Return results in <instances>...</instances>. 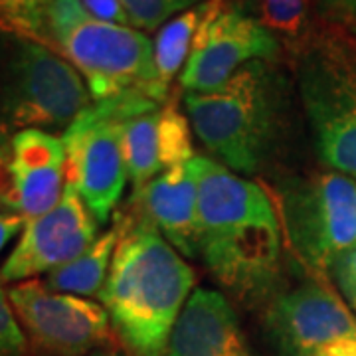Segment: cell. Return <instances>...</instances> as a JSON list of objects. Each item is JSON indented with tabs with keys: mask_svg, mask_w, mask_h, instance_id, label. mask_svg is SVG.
I'll list each match as a JSON object with an SVG mask.
<instances>
[{
	"mask_svg": "<svg viewBox=\"0 0 356 356\" xmlns=\"http://www.w3.org/2000/svg\"><path fill=\"white\" fill-rule=\"evenodd\" d=\"M121 220L123 236L97 297L133 355L165 356L172 327L194 287V271L139 214Z\"/></svg>",
	"mask_w": 356,
	"mask_h": 356,
	"instance_id": "cell-1",
	"label": "cell"
},
{
	"mask_svg": "<svg viewBox=\"0 0 356 356\" xmlns=\"http://www.w3.org/2000/svg\"><path fill=\"white\" fill-rule=\"evenodd\" d=\"M293 86L277 62L245 64L224 86L186 93L191 127L229 170L257 175L280 156L291 119Z\"/></svg>",
	"mask_w": 356,
	"mask_h": 356,
	"instance_id": "cell-2",
	"label": "cell"
},
{
	"mask_svg": "<svg viewBox=\"0 0 356 356\" xmlns=\"http://www.w3.org/2000/svg\"><path fill=\"white\" fill-rule=\"evenodd\" d=\"M34 40L76 67L93 102L137 88L163 102L154 91L151 38L133 26L91 16L81 0H50Z\"/></svg>",
	"mask_w": 356,
	"mask_h": 356,
	"instance_id": "cell-3",
	"label": "cell"
},
{
	"mask_svg": "<svg viewBox=\"0 0 356 356\" xmlns=\"http://www.w3.org/2000/svg\"><path fill=\"white\" fill-rule=\"evenodd\" d=\"M295 83L323 163L356 180V38L321 26L295 50Z\"/></svg>",
	"mask_w": 356,
	"mask_h": 356,
	"instance_id": "cell-4",
	"label": "cell"
},
{
	"mask_svg": "<svg viewBox=\"0 0 356 356\" xmlns=\"http://www.w3.org/2000/svg\"><path fill=\"white\" fill-rule=\"evenodd\" d=\"M83 77L38 40L0 28V131L67 129L91 105Z\"/></svg>",
	"mask_w": 356,
	"mask_h": 356,
	"instance_id": "cell-5",
	"label": "cell"
},
{
	"mask_svg": "<svg viewBox=\"0 0 356 356\" xmlns=\"http://www.w3.org/2000/svg\"><path fill=\"white\" fill-rule=\"evenodd\" d=\"M159 105L147 89H129L91 102L64 131L65 182L76 186L97 224H107L127 184L123 123Z\"/></svg>",
	"mask_w": 356,
	"mask_h": 356,
	"instance_id": "cell-6",
	"label": "cell"
},
{
	"mask_svg": "<svg viewBox=\"0 0 356 356\" xmlns=\"http://www.w3.org/2000/svg\"><path fill=\"white\" fill-rule=\"evenodd\" d=\"M281 228L295 257L318 280L356 245V180L337 170L285 178L277 188Z\"/></svg>",
	"mask_w": 356,
	"mask_h": 356,
	"instance_id": "cell-7",
	"label": "cell"
},
{
	"mask_svg": "<svg viewBox=\"0 0 356 356\" xmlns=\"http://www.w3.org/2000/svg\"><path fill=\"white\" fill-rule=\"evenodd\" d=\"M8 299L30 346L46 356H88L113 341L105 307L28 280L8 289Z\"/></svg>",
	"mask_w": 356,
	"mask_h": 356,
	"instance_id": "cell-8",
	"label": "cell"
},
{
	"mask_svg": "<svg viewBox=\"0 0 356 356\" xmlns=\"http://www.w3.org/2000/svg\"><path fill=\"white\" fill-rule=\"evenodd\" d=\"M280 54V38L261 18L224 2L200 28L180 74V86L186 93L212 91L245 64L255 60L277 62Z\"/></svg>",
	"mask_w": 356,
	"mask_h": 356,
	"instance_id": "cell-9",
	"label": "cell"
},
{
	"mask_svg": "<svg viewBox=\"0 0 356 356\" xmlns=\"http://www.w3.org/2000/svg\"><path fill=\"white\" fill-rule=\"evenodd\" d=\"M264 331L281 355H321L339 341L356 339V313L315 277L280 289L267 301Z\"/></svg>",
	"mask_w": 356,
	"mask_h": 356,
	"instance_id": "cell-10",
	"label": "cell"
},
{
	"mask_svg": "<svg viewBox=\"0 0 356 356\" xmlns=\"http://www.w3.org/2000/svg\"><path fill=\"white\" fill-rule=\"evenodd\" d=\"M198 255L234 297L259 305L281 285L280 220L250 222L198 240Z\"/></svg>",
	"mask_w": 356,
	"mask_h": 356,
	"instance_id": "cell-11",
	"label": "cell"
},
{
	"mask_svg": "<svg viewBox=\"0 0 356 356\" xmlns=\"http://www.w3.org/2000/svg\"><path fill=\"white\" fill-rule=\"evenodd\" d=\"M97 226L76 186L65 182L56 208L26 222L13 254L0 267V281L20 283L74 261L97 238Z\"/></svg>",
	"mask_w": 356,
	"mask_h": 356,
	"instance_id": "cell-12",
	"label": "cell"
},
{
	"mask_svg": "<svg viewBox=\"0 0 356 356\" xmlns=\"http://www.w3.org/2000/svg\"><path fill=\"white\" fill-rule=\"evenodd\" d=\"M188 166L196 182L198 240L250 222L280 220L266 192L228 166L204 154H194Z\"/></svg>",
	"mask_w": 356,
	"mask_h": 356,
	"instance_id": "cell-13",
	"label": "cell"
},
{
	"mask_svg": "<svg viewBox=\"0 0 356 356\" xmlns=\"http://www.w3.org/2000/svg\"><path fill=\"white\" fill-rule=\"evenodd\" d=\"M123 154L135 192L168 168L186 165L194 156L188 117L175 99L131 117L123 123Z\"/></svg>",
	"mask_w": 356,
	"mask_h": 356,
	"instance_id": "cell-14",
	"label": "cell"
},
{
	"mask_svg": "<svg viewBox=\"0 0 356 356\" xmlns=\"http://www.w3.org/2000/svg\"><path fill=\"white\" fill-rule=\"evenodd\" d=\"M13 210L34 220L62 200L65 147L62 137L42 129L18 131L10 139Z\"/></svg>",
	"mask_w": 356,
	"mask_h": 356,
	"instance_id": "cell-15",
	"label": "cell"
},
{
	"mask_svg": "<svg viewBox=\"0 0 356 356\" xmlns=\"http://www.w3.org/2000/svg\"><path fill=\"white\" fill-rule=\"evenodd\" d=\"M165 356H250L228 299L210 289L192 293L172 327Z\"/></svg>",
	"mask_w": 356,
	"mask_h": 356,
	"instance_id": "cell-16",
	"label": "cell"
},
{
	"mask_svg": "<svg viewBox=\"0 0 356 356\" xmlns=\"http://www.w3.org/2000/svg\"><path fill=\"white\" fill-rule=\"evenodd\" d=\"M135 212L163 234L180 255H198L196 182L186 165L168 168L133 196Z\"/></svg>",
	"mask_w": 356,
	"mask_h": 356,
	"instance_id": "cell-17",
	"label": "cell"
},
{
	"mask_svg": "<svg viewBox=\"0 0 356 356\" xmlns=\"http://www.w3.org/2000/svg\"><path fill=\"white\" fill-rule=\"evenodd\" d=\"M226 0H206L191 10L175 16L156 32V38L153 42L154 91L163 102L170 99L168 91L172 79L182 74L202 24Z\"/></svg>",
	"mask_w": 356,
	"mask_h": 356,
	"instance_id": "cell-18",
	"label": "cell"
},
{
	"mask_svg": "<svg viewBox=\"0 0 356 356\" xmlns=\"http://www.w3.org/2000/svg\"><path fill=\"white\" fill-rule=\"evenodd\" d=\"M121 236H123V220L117 218L113 228L97 236L79 257L51 271L48 280L44 281L46 287L51 291L70 293L79 297L99 295L109 275Z\"/></svg>",
	"mask_w": 356,
	"mask_h": 356,
	"instance_id": "cell-19",
	"label": "cell"
},
{
	"mask_svg": "<svg viewBox=\"0 0 356 356\" xmlns=\"http://www.w3.org/2000/svg\"><path fill=\"white\" fill-rule=\"evenodd\" d=\"M129 24L139 32L161 30L175 16L186 13L206 0H119Z\"/></svg>",
	"mask_w": 356,
	"mask_h": 356,
	"instance_id": "cell-20",
	"label": "cell"
},
{
	"mask_svg": "<svg viewBox=\"0 0 356 356\" xmlns=\"http://www.w3.org/2000/svg\"><path fill=\"white\" fill-rule=\"evenodd\" d=\"M264 24L280 38L301 40L305 38V22L309 0H259Z\"/></svg>",
	"mask_w": 356,
	"mask_h": 356,
	"instance_id": "cell-21",
	"label": "cell"
},
{
	"mask_svg": "<svg viewBox=\"0 0 356 356\" xmlns=\"http://www.w3.org/2000/svg\"><path fill=\"white\" fill-rule=\"evenodd\" d=\"M50 0H0V28L36 38Z\"/></svg>",
	"mask_w": 356,
	"mask_h": 356,
	"instance_id": "cell-22",
	"label": "cell"
},
{
	"mask_svg": "<svg viewBox=\"0 0 356 356\" xmlns=\"http://www.w3.org/2000/svg\"><path fill=\"white\" fill-rule=\"evenodd\" d=\"M30 343L16 318L8 291H4L0 281V356H28Z\"/></svg>",
	"mask_w": 356,
	"mask_h": 356,
	"instance_id": "cell-23",
	"label": "cell"
},
{
	"mask_svg": "<svg viewBox=\"0 0 356 356\" xmlns=\"http://www.w3.org/2000/svg\"><path fill=\"white\" fill-rule=\"evenodd\" d=\"M323 26L356 38V0H313Z\"/></svg>",
	"mask_w": 356,
	"mask_h": 356,
	"instance_id": "cell-24",
	"label": "cell"
},
{
	"mask_svg": "<svg viewBox=\"0 0 356 356\" xmlns=\"http://www.w3.org/2000/svg\"><path fill=\"white\" fill-rule=\"evenodd\" d=\"M332 280L337 281L344 303L356 313V245L339 259L332 269Z\"/></svg>",
	"mask_w": 356,
	"mask_h": 356,
	"instance_id": "cell-25",
	"label": "cell"
},
{
	"mask_svg": "<svg viewBox=\"0 0 356 356\" xmlns=\"http://www.w3.org/2000/svg\"><path fill=\"white\" fill-rule=\"evenodd\" d=\"M83 6L88 8L91 16L105 20V22H115V24H129V18L119 0H81Z\"/></svg>",
	"mask_w": 356,
	"mask_h": 356,
	"instance_id": "cell-26",
	"label": "cell"
},
{
	"mask_svg": "<svg viewBox=\"0 0 356 356\" xmlns=\"http://www.w3.org/2000/svg\"><path fill=\"white\" fill-rule=\"evenodd\" d=\"M0 208L13 210V177H10V145L0 131Z\"/></svg>",
	"mask_w": 356,
	"mask_h": 356,
	"instance_id": "cell-27",
	"label": "cell"
},
{
	"mask_svg": "<svg viewBox=\"0 0 356 356\" xmlns=\"http://www.w3.org/2000/svg\"><path fill=\"white\" fill-rule=\"evenodd\" d=\"M26 226V220L22 214L0 208V252L13 242V238Z\"/></svg>",
	"mask_w": 356,
	"mask_h": 356,
	"instance_id": "cell-28",
	"label": "cell"
},
{
	"mask_svg": "<svg viewBox=\"0 0 356 356\" xmlns=\"http://www.w3.org/2000/svg\"><path fill=\"white\" fill-rule=\"evenodd\" d=\"M318 356H356V339H344L331 344Z\"/></svg>",
	"mask_w": 356,
	"mask_h": 356,
	"instance_id": "cell-29",
	"label": "cell"
},
{
	"mask_svg": "<svg viewBox=\"0 0 356 356\" xmlns=\"http://www.w3.org/2000/svg\"><path fill=\"white\" fill-rule=\"evenodd\" d=\"M88 356H135V355H123V353H115V350H97L93 355Z\"/></svg>",
	"mask_w": 356,
	"mask_h": 356,
	"instance_id": "cell-30",
	"label": "cell"
},
{
	"mask_svg": "<svg viewBox=\"0 0 356 356\" xmlns=\"http://www.w3.org/2000/svg\"><path fill=\"white\" fill-rule=\"evenodd\" d=\"M313 356H318V355H313Z\"/></svg>",
	"mask_w": 356,
	"mask_h": 356,
	"instance_id": "cell-31",
	"label": "cell"
}]
</instances>
